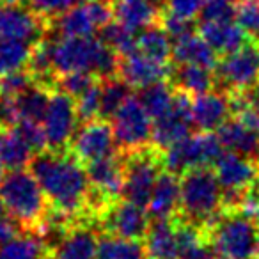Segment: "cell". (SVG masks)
Listing matches in <instances>:
<instances>
[{
	"instance_id": "obj_1",
	"label": "cell",
	"mask_w": 259,
	"mask_h": 259,
	"mask_svg": "<svg viewBox=\"0 0 259 259\" xmlns=\"http://www.w3.org/2000/svg\"><path fill=\"white\" fill-rule=\"evenodd\" d=\"M30 170L39 181L50 208L61 215L78 220H91V183L87 169L69 149H47L34 155Z\"/></svg>"
},
{
	"instance_id": "obj_2",
	"label": "cell",
	"mask_w": 259,
	"mask_h": 259,
	"mask_svg": "<svg viewBox=\"0 0 259 259\" xmlns=\"http://www.w3.org/2000/svg\"><path fill=\"white\" fill-rule=\"evenodd\" d=\"M119 66L121 55L101 37H61L54 41V69L57 76L73 71H87L105 80L117 76Z\"/></svg>"
},
{
	"instance_id": "obj_3",
	"label": "cell",
	"mask_w": 259,
	"mask_h": 259,
	"mask_svg": "<svg viewBox=\"0 0 259 259\" xmlns=\"http://www.w3.org/2000/svg\"><path fill=\"white\" fill-rule=\"evenodd\" d=\"M0 202L25 231L37 233L50 213V202L32 170H11L0 181Z\"/></svg>"
},
{
	"instance_id": "obj_4",
	"label": "cell",
	"mask_w": 259,
	"mask_h": 259,
	"mask_svg": "<svg viewBox=\"0 0 259 259\" xmlns=\"http://www.w3.org/2000/svg\"><path fill=\"white\" fill-rule=\"evenodd\" d=\"M181 199L176 219L208 229L222 213V185L215 170L199 167L185 172L180 180Z\"/></svg>"
},
{
	"instance_id": "obj_5",
	"label": "cell",
	"mask_w": 259,
	"mask_h": 259,
	"mask_svg": "<svg viewBox=\"0 0 259 259\" xmlns=\"http://www.w3.org/2000/svg\"><path fill=\"white\" fill-rule=\"evenodd\" d=\"M204 231L215 254L229 259H255L257 255L259 222L241 211H222Z\"/></svg>"
},
{
	"instance_id": "obj_6",
	"label": "cell",
	"mask_w": 259,
	"mask_h": 259,
	"mask_svg": "<svg viewBox=\"0 0 259 259\" xmlns=\"http://www.w3.org/2000/svg\"><path fill=\"white\" fill-rule=\"evenodd\" d=\"M124 158V185L121 199L148 208L153 188L163 169L162 151L153 144L135 151L122 153Z\"/></svg>"
},
{
	"instance_id": "obj_7",
	"label": "cell",
	"mask_w": 259,
	"mask_h": 259,
	"mask_svg": "<svg viewBox=\"0 0 259 259\" xmlns=\"http://www.w3.org/2000/svg\"><path fill=\"white\" fill-rule=\"evenodd\" d=\"M224 153V146L219 139V134L213 132H199L188 135L178 144L170 146L162 153L163 169L183 176L185 172L199 167L215 165L219 156Z\"/></svg>"
},
{
	"instance_id": "obj_8",
	"label": "cell",
	"mask_w": 259,
	"mask_h": 259,
	"mask_svg": "<svg viewBox=\"0 0 259 259\" xmlns=\"http://www.w3.org/2000/svg\"><path fill=\"white\" fill-rule=\"evenodd\" d=\"M215 78L227 94L247 93L259 82V45L248 39L233 54L224 55L215 68Z\"/></svg>"
},
{
	"instance_id": "obj_9",
	"label": "cell",
	"mask_w": 259,
	"mask_h": 259,
	"mask_svg": "<svg viewBox=\"0 0 259 259\" xmlns=\"http://www.w3.org/2000/svg\"><path fill=\"white\" fill-rule=\"evenodd\" d=\"M115 144L121 153H130L149 146L153 137V117L139 98H130L110 119Z\"/></svg>"
},
{
	"instance_id": "obj_10",
	"label": "cell",
	"mask_w": 259,
	"mask_h": 259,
	"mask_svg": "<svg viewBox=\"0 0 259 259\" xmlns=\"http://www.w3.org/2000/svg\"><path fill=\"white\" fill-rule=\"evenodd\" d=\"M114 18L110 0H82L52 22L62 37L94 36Z\"/></svg>"
},
{
	"instance_id": "obj_11",
	"label": "cell",
	"mask_w": 259,
	"mask_h": 259,
	"mask_svg": "<svg viewBox=\"0 0 259 259\" xmlns=\"http://www.w3.org/2000/svg\"><path fill=\"white\" fill-rule=\"evenodd\" d=\"M80 117L76 112V101L68 93L54 89L50 94L47 114L43 119V128L47 134L48 149L66 151L69 149L71 139L76 132Z\"/></svg>"
},
{
	"instance_id": "obj_12",
	"label": "cell",
	"mask_w": 259,
	"mask_h": 259,
	"mask_svg": "<svg viewBox=\"0 0 259 259\" xmlns=\"http://www.w3.org/2000/svg\"><path fill=\"white\" fill-rule=\"evenodd\" d=\"M69 151L83 163L96 162L117 153L114 130L108 119L96 117L83 121L82 126L75 132L69 144Z\"/></svg>"
},
{
	"instance_id": "obj_13",
	"label": "cell",
	"mask_w": 259,
	"mask_h": 259,
	"mask_svg": "<svg viewBox=\"0 0 259 259\" xmlns=\"http://www.w3.org/2000/svg\"><path fill=\"white\" fill-rule=\"evenodd\" d=\"M151 226V217L146 208L117 199L103 209L98 219V227L105 234H114L128 240H144Z\"/></svg>"
},
{
	"instance_id": "obj_14",
	"label": "cell",
	"mask_w": 259,
	"mask_h": 259,
	"mask_svg": "<svg viewBox=\"0 0 259 259\" xmlns=\"http://www.w3.org/2000/svg\"><path fill=\"white\" fill-rule=\"evenodd\" d=\"M52 29V22L32 8L0 0V39H18L34 45Z\"/></svg>"
},
{
	"instance_id": "obj_15",
	"label": "cell",
	"mask_w": 259,
	"mask_h": 259,
	"mask_svg": "<svg viewBox=\"0 0 259 259\" xmlns=\"http://www.w3.org/2000/svg\"><path fill=\"white\" fill-rule=\"evenodd\" d=\"M190 98V94L176 91V98H174V103L169 108V112L163 114L162 117L155 119L151 144L158 151L163 153L170 146L178 144L180 141L187 139L188 135H192L194 119H192Z\"/></svg>"
},
{
	"instance_id": "obj_16",
	"label": "cell",
	"mask_w": 259,
	"mask_h": 259,
	"mask_svg": "<svg viewBox=\"0 0 259 259\" xmlns=\"http://www.w3.org/2000/svg\"><path fill=\"white\" fill-rule=\"evenodd\" d=\"M213 167H215L213 170L222 185V190L250 192L259 176L257 160L247 158V156L226 151V149Z\"/></svg>"
},
{
	"instance_id": "obj_17",
	"label": "cell",
	"mask_w": 259,
	"mask_h": 259,
	"mask_svg": "<svg viewBox=\"0 0 259 259\" xmlns=\"http://www.w3.org/2000/svg\"><path fill=\"white\" fill-rule=\"evenodd\" d=\"M100 227L91 220H78L54 248L55 259H96Z\"/></svg>"
},
{
	"instance_id": "obj_18",
	"label": "cell",
	"mask_w": 259,
	"mask_h": 259,
	"mask_svg": "<svg viewBox=\"0 0 259 259\" xmlns=\"http://www.w3.org/2000/svg\"><path fill=\"white\" fill-rule=\"evenodd\" d=\"M233 115L231 96L226 91H208L192 100V119L199 132L219 130Z\"/></svg>"
},
{
	"instance_id": "obj_19",
	"label": "cell",
	"mask_w": 259,
	"mask_h": 259,
	"mask_svg": "<svg viewBox=\"0 0 259 259\" xmlns=\"http://www.w3.org/2000/svg\"><path fill=\"white\" fill-rule=\"evenodd\" d=\"M170 64L153 61L146 55L135 54L121 57V66H119V76L124 78L132 87H148L160 80H167L170 76Z\"/></svg>"
},
{
	"instance_id": "obj_20",
	"label": "cell",
	"mask_w": 259,
	"mask_h": 259,
	"mask_svg": "<svg viewBox=\"0 0 259 259\" xmlns=\"http://www.w3.org/2000/svg\"><path fill=\"white\" fill-rule=\"evenodd\" d=\"M181 187L178 174L162 170L153 188L148 204V213L151 220H172L180 213Z\"/></svg>"
},
{
	"instance_id": "obj_21",
	"label": "cell",
	"mask_w": 259,
	"mask_h": 259,
	"mask_svg": "<svg viewBox=\"0 0 259 259\" xmlns=\"http://www.w3.org/2000/svg\"><path fill=\"white\" fill-rule=\"evenodd\" d=\"M199 34L222 57L236 52L238 48H241L250 39L234 20H227V22H199Z\"/></svg>"
},
{
	"instance_id": "obj_22",
	"label": "cell",
	"mask_w": 259,
	"mask_h": 259,
	"mask_svg": "<svg viewBox=\"0 0 259 259\" xmlns=\"http://www.w3.org/2000/svg\"><path fill=\"white\" fill-rule=\"evenodd\" d=\"M172 62L174 64H197L215 69L219 64V54L208 45L201 34H188L172 41Z\"/></svg>"
},
{
	"instance_id": "obj_23",
	"label": "cell",
	"mask_w": 259,
	"mask_h": 259,
	"mask_svg": "<svg viewBox=\"0 0 259 259\" xmlns=\"http://www.w3.org/2000/svg\"><path fill=\"white\" fill-rule=\"evenodd\" d=\"M219 139L222 142L224 149L259 162V134L250 130L241 121H238L236 117L227 119L220 126Z\"/></svg>"
},
{
	"instance_id": "obj_24",
	"label": "cell",
	"mask_w": 259,
	"mask_h": 259,
	"mask_svg": "<svg viewBox=\"0 0 259 259\" xmlns=\"http://www.w3.org/2000/svg\"><path fill=\"white\" fill-rule=\"evenodd\" d=\"M112 9L115 22L134 32L155 25L162 18V13L149 0H112Z\"/></svg>"
},
{
	"instance_id": "obj_25",
	"label": "cell",
	"mask_w": 259,
	"mask_h": 259,
	"mask_svg": "<svg viewBox=\"0 0 259 259\" xmlns=\"http://www.w3.org/2000/svg\"><path fill=\"white\" fill-rule=\"evenodd\" d=\"M148 259H180L178 255L176 219L151 220L149 231L144 238Z\"/></svg>"
},
{
	"instance_id": "obj_26",
	"label": "cell",
	"mask_w": 259,
	"mask_h": 259,
	"mask_svg": "<svg viewBox=\"0 0 259 259\" xmlns=\"http://www.w3.org/2000/svg\"><path fill=\"white\" fill-rule=\"evenodd\" d=\"M169 78L174 89L190 96L204 94L208 91H213V87L217 85L215 69L197 64H176V68L170 69Z\"/></svg>"
},
{
	"instance_id": "obj_27",
	"label": "cell",
	"mask_w": 259,
	"mask_h": 259,
	"mask_svg": "<svg viewBox=\"0 0 259 259\" xmlns=\"http://www.w3.org/2000/svg\"><path fill=\"white\" fill-rule=\"evenodd\" d=\"M178 255L180 259H211L213 247L208 241L206 231L187 220L176 219Z\"/></svg>"
},
{
	"instance_id": "obj_28",
	"label": "cell",
	"mask_w": 259,
	"mask_h": 259,
	"mask_svg": "<svg viewBox=\"0 0 259 259\" xmlns=\"http://www.w3.org/2000/svg\"><path fill=\"white\" fill-rule=\"evenodd\" d=\"M34 151L25 142L18 128H2L0 126V160L6 169L18 170L30 165Z\"/></svg>"
},
{
	"instance_id": "obj_29",
	"label": "cell",
	"mask_w": 259,
	"mask_h": 259,
	"mask_svg": "<svg viewBox=\"0 0 259 259\" xmlns=\"http://www.w3.org/2000/svg\"><path fill=\"white\" fill-rule=\"evenodd\" d=\"M137 52L146 55V57L153 59V61L170 64V59H172V43H170L169 34L158 23L146 27L137 36Z\"/></svg>"
},
{
	"instance_id": "obj_30",
	"label": "cell",
	"mask_w": 259,
	"mask_h": 259,
	"mask_svg": "<svg viewBox=\"0 0 259 259\" xmlns=\"http://www.w3.org/2000/svg\"><path fill=\"white\" fill-rule=\"evenodd\" d=\"M96 259H148V252L142 240H128L103 233L98 240Z\"/></svg>"
},
{
	"instance_id": "obj_31",
	"label": "cell",
	"mask_w": 259,
	"mask_h": 259,
	"mask_svg": "<svg viewBox=\"0 0 259 259\" xmlns=\"http://www.w3.org/2000/svg\"><path fill=\"white\" fill-rule=\"evenodd\" d=\"M48 252L47 241L32 231H25L15 240L0 245V259H41Z\"/></svg>"
},
{
	"instance_id": "obj_32",
	"label": "cell",
	"mask_w": 259,
	"mask_h": 259,
	"mask_svg": "<svg viewBox=\"0 0 259 259\" xmlns=\"http://www.w3.org/2000/svg\"><path fill=\"white\" fill-rule=\"evenodd\" d=\"M137 98L155 121V119L162 117L163 114H167L169 108L172 107L174 98H176V89L167 80H160V82H155L148 87H142L139 91Z\"/></svg>"
},
{
	"instance_id": "obj_33",
	"label": "cell",
	"mask_w": 259,
	"mask_h": 259,
	"mask_svg": "<svg viewBox=\"0 0 259 259\" xmlns=\"http://www.w3.org/2000/svg\"><path fill=\"white\" fill-rule=\"evenodd\" d=\"M52 91L54 89L34 82V83H30L22 94H18L16 98H18V107H20V115H22V119L43 122L48 103H50ZM22 119H20V121H22Z\"/></svg>"
},
{
	"instance_id": "obj_34",
	"label": "cell",
	"mask_w": 259,
	"mask_h": 259,
	"mask_svg": "<svg viewBox=\"0 0 259 259\" xmlns=\"http://www.w3.org/2000/svg\"><path fill=\"white\" fill-rule=\"evenodd\" d=\"M132 98V85L121 76L101 80V108L100 117L110 121L112 115Z\"/></svg>"
},
{
	"instance_id": "obj_35",
	"label": "cell",
	"mask_w": 259,
	"mask_h": 259,
	"mask_svg": "<svg viewBox=\"0 0 259 259\" xmlns=\"http://www.w3.org/2000/svg\"><path fill=\"white\" fill-rule=\"evenodd\" d=\"M32 45L18 39H0V76L27 68Z\"/></svg>"
},
{
	"instance_id": "obj_36",
	"label": "cell",
	"mask_w": 259,
	"mask_h": 259,
	"mask_svg": "<svg viewBox=\"0 0 259 259\" xmlns=\"http://www.w3.org/2000/svg\"><path fill=\"white\" fill-rule=\"evenodd\" d=\"M100 37L112 48L117 52L121 57L132 55L137 52V36L134 30L126 29L122 23L119 22H108L107 25L101 29Z\"/></svg>"
},
{
	"instance_id": "obj_37",
	"label": "cell",
	"mask_w": 259,
	"mask_h": 259,
	"mask_svg": "<svg viewBox=\"0 0 259 259\" xmlns=\"http://www.w3.org/2000/svg\"><path fill=\"white\" fill-rule=\"evenodd\" d=\"M234 22L250 39L259 37V0H238L234 4Z\"/></svg>"
},
{
	"instance_id": "obj_38",
	"label": "cell",
	"mask_w": 259,
	"mask_h": 259,
	"mask_svg": "<svg viewBox=\"0 0 259 259\" xmlns=\"http://www.w3.org/2000/svg\"><path fill=\"white\" fill-rule=\"evenodd\" d=\"M76 112L80 121H91L100 117L101 108V80H96L82 96L76 98Z\"/></svg>"
},
{
	"instance_id": "obj_39",
	"label": "cell",
	"mask_w": 259,
	"mask_h": 259,
	"mask_svg": "<svg viewBox=\"0 0 259 259\" xmlns=\"http://www.w3.org/2000/svg\"><path fill=\"white\" fill-rule=\"evenodd\" d=\"M96 80H101L98 76H94L93 73L87 71H73V73H66V75H59L57 76V89L68 93L71 98H78L93 85Z\"/></svg>"
},
{
	"instance_id": "obj_40",
	"label": "cell",
	"mask_w": 259,
	"mask_h": 259,
	"mask_svg": "<svg viewBox=\"0 0 259 259\" xmlns=\"http://www.w3.org/2000/svg\"><path fill=\"white\" fill-rule=\"evenodd\" d=\"M16 128H18V132L22 134V137L25 139L27 144L30 146L34 155H37V153H41V151H47L48 149V141H47V134H45L43 122L22 119Z\"/></svg>"
},
{
	"instance_id": "obj_41",
	"label": "cell",
	"mask_w": 259,
	"mask_h": 259,
	"mask_svg": "<svg viewBox=\"0 0 259 259\" xmlns=\"http://www.w3.org/2000/svg\"><path fill=\"white\" fill-rule=\"evenodd\" d=\"M34 83V76L27 68L0 76V96H18Z\"/></svg>"
},
{
	"instance_id": "obj_42",
	"label": "cell",
	"mask_w": 259,
	"mask_h": 259,
	"mask_svg": "<svg viewBox=\"0 0 259 259\" xmlns=\"http://www.w3.org/2000/svg\"><path fill=\"white\" fill-rule=\"evenodd\" d=\"M234 20V6L229 0H204L201 22H227Z\"/></svg>"
},
{
	"instance_id": "obj_43",
	"label": "cell",
	"mask_w": 259,
	"mask_h": 259,
	"mask_svg": "<svg viewBox=\"0 0 259 259\" xmlns=\"http://www.w3.org/2000/svg\"><path fill=\"white\" fill-rule=\"evenodd\" d=\"M160 22H162V27L165 29V32L169 34V37L172 41H176V39H180V37L195 32V30H194V22H192V20L181 18V16H176V15H172V13L163 11Z\"/></svg>"
},
{
	"instance_id": "obj_44",
	"label": "cell",
	"mask_w": 259,
	"mask_h": 259,
	"mask_svg": "<svg viewBox=\"0 0 259 259\" xmlns=\"http://www.w3.org/2000/svg\"><path fill=\"white\" fill-rule=\"evenodd\" d=\"M75 4L76 0H30V8L50 22H54L57 16H61Z\"/></svg>"
},
{
	"instance_id": "obj_45",
	"label": "cell",
	"mask_w": 259,
	"mask_h": 259,
	"mask_svg": "<svg viewBox=\"0 0 259 259\" xmlns=\"http://www.w3.org/2000/svg\"><path fill=\"white\" fill-rule=\"evenodd\" d=\"M22 119L16 96H0V126L2 128H16Z\"/></svg>"
},
{
	"instance_id": "obj_46",
	"label": "cell",
	"mask_w": 259,
	"mask_h": 259,
	"mask_svg": "<svg viewBox=\"0 0 259 259\" xmlns=\"http://www.w3.org/2000/svg\"><path fill=\"white\" fill-rule=\"evenodd\" d=\"M202 4L204 0H167L165 11L181 18L194 20L197 15H201Z\"/></svg>"
},
{
	"instance_id": "obj_47",
	"label": "cell",
	"mask_w": 259,
	"mask_h": 259,
	"mask_svg": "<svg viewBox=\"0 0 259 259\" xmlns=\"http://www.w3.org/2000/svg\"><path fill=\"white\" fill-rule=\"evenodd\" d=\"M23 231L25 229H23L11 215H0V245L15 240V238L20 236Z\"/></svg>"
},
{
	"instance_id": "obj_48",
	"label": "cell",
	"mask_w": 259,
	"mask_h": 259,
	"mask_svg": "<svg viewBox=\"0 0 259 259\" xmlns=\"http://www.w3.org/2000/svg\"><path fill=\"white\" fill-rule=\"evenodd\" d=\"M4 2H9V4H20V6H27L30 0H4Z\"/></svg>"
},
{
	"instance_id": "obj_49",
	"label": "cell",
	"mask_w": 259,
	"mask_h": 259,
	"mask_svg": "<svg viewBox=\"0 0 259 259\" xmlns=\"http://www.w3.org/2000/svg\"><path fill=\"white\" fill-rule=\"evenodd\" d=\"M4 170H6V167H4V163H2V160H0V181L4 180V176H6Z\"/></svg>"
},
{
	"instance_id": "obj_50",
	"label": "cell",
	"mask_w": 259,
	"mask_h": 259,
	"mask_svg": "<svg viewBox=\"0 0 259 259\" xmlns=\"http://www.w3.org/2000/svg\"><path fill=\"white\" fill-rule=\"evenodd\" d=\"M41 259H55V257H54V252L50 250V252H48L47 255H43V257H41Z\"/></svg>"
},
{
	"instance_id": "obj_51",
	"label": "cell",
	"mask_w": 259,
	"mask_h": 259,
	"mask_svg": "<svg viewBox=\"0 0 259 259\" xmlns=\"http://www.w3.org/2000/svg\"><path fill=\"white\" fill-rule=\"evenodd\" d=\"M211 259H229V257H224V255H213Z\"/></svg>"
},
{
	"instance_id": "obj_52",
	"label": "cell",
	"mask_w": 259,
	"mask_h": 259,
	"mask_svg": "<svg viewBox=\"0 0 259 259\" xmlns=\"http://www.w3.org/2000/svg\"><path fill=\"white\" fill-rule=\"evenodd\" d=\"M248 93H250V91H248ZM250 96H252V98H254V100H255V101H257V103H259V94H257V96H254V94H252V93H250Z\"/></svg>"
},
{
	"instance_id": "obj_53",
	"label": "cell",
	"mask_w": 259,
	"mask_h": 259,
	"mask_svg": "<svg viewBox=\"0 0 259 259\" xmlns=\"http://www.w3.org/2000/svg\"><path fill=\"white\" fill-rule=\"evenodd\" d=\"M0 215H4V206H2V202H0Z\"/></svg>"
},
{
	"instance_id": "obj_54",
	"label": "cell",
	"mask_w": 259,
	"mask_h": 259,
	"mask_svg": "<svg viewBox=\"0 0 259 259\" xmlns=\"http://www.w3.org/2000/svg\"><path fill=\"white\" fill-rule=\"evenodd\" d=\"M255 259H259V247H257V255H255Z\"/></svg>"
},
{
	"instance_id": "obj_55",
	"label": "cell",
	"mask_w": 259,
	"mask_h": 259,
	"mask_svg": "<svg viewBox=\"0 0 259 259\" xmlns=\"http://www.w3.org/2000/svg\"><path fill=\"white\" fill-rule=\"evenodd\" d=\"M229 2H238V0H229Z\"/></svg>"
}]
</instances>
